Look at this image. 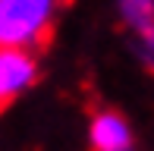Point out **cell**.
<instances>
[{"mask_svg": "<svg viewBox=\"0 0 154 151\" xmlns=\"http://www.w3.org/2000/svg\"><path fill=\"white\" fill-rule=\"evenodd\" d=\"M60 0H0V44L38 51L54 32Z\"/></svg>", "mask_w": 154, "mask_h": 151, "instance_id": "6da1fadb", "label": "cell"}, {"mask_svg": "<svg viewBox=\"0 0 154 151\" xmlns=\"http://www.w3.org/2000/svg\"><path fill=\"white\" fill-rule=\"evenodd\" d=\"M38 82V57L25 47L0 44V107L16 101Z\"/></svg>", "mask_w": 154, "mask_h": 151, "instance_id": "7a4b0ae2", "label": "cell"}, {"mask_svg": "<svg viewBox=\"0 0 154 151\" xmlns=\"http://www.w3.org/2000/svg\"><path fill=\"white\" fill-rule=\"evenodd\" d=\"M88 145L91 151H135V135L120 113L101 110L88 123Z\"/></svg>", "mask_w": 154, "mask_h": 151, "instance_id": "3957f363", "label": "cell"}, {"mask_svg": "<svg viewBox=\"0 0 154 151\" xmlns=\"http://www.w3.org/2000/svg\"><path fill=\"white\" fill-rule=\"evenodd\" d=\"M116 13L120 22L138 38H148L154 29V0H116Z\"/></svg>", "mask_w": 154, "mask_h": 151, "instance_id": "277c9868", "label": "cell"}, {"mask_svg": "<svg viewBox=\"0 0 154 151\" xmlns=\"http://www.w3.org/2000/svg\"><path fill=\"white\" fill-rule=\"evenodd\" d=\"M145 47H148V54H151V60H154V29L148 32V38H145Z\"/></svg>", "mask_w": 154, "mask_h": 151, "instance_id": "5b68a950", "label": "cell"}]
</instances>
